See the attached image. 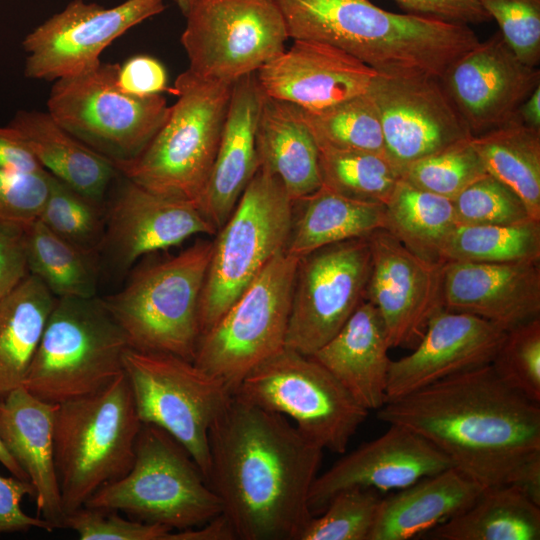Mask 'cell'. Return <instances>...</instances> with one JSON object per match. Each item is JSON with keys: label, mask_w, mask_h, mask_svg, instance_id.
<instances>
[{"label": "cell", "mask_w": 540, "mask_h": 540, "mask_svg": "<svg viewBox=\"0 0 540 540\" xmlns=\"http://www.w3.org/2000/svg\"><path fill=\"white\" fill-rule=\"evenodd\" d=\"M207 483L236 539L299 540L323 449L288 418L233 394L209 431Z\"/></svg>", "instance_id": "obj_1"}, {"label": "cell", "mask_w": 540, "mask_h": 540, "mask_svg": "<svg viewBox=\"0 0 540 540\" xmlns=\"http://www.w3.org/2000/svg\"><path fill=\"white\" fill-rule=\"evenodd\" d=\"M377 418L436 446L483 487L507 484L540 453V406L507 385L491 363L387 401Z\"/></svg>", "instance_id": "obj_2"}, {"label": "cell", "mask_w": 540, "mask_h": 540, "mask_svg": "<svg viewBox=\"0 0 540 540\" xmlns=\"http://www.w3.org/2000/svg\"><path fill=\"white\" fill-rule=\"evenodd\" d=\"M289 38L334 46L379 75L441 78L480 40L471 26L384 10L369 0H275Z\"/></svg>", "instance_id": "obj_3"}, {"label": "cell", "mask_w": 540, "mask_h": 540, "mask_svg": "<svg viewBox=\"0 0 540 540\" xmlns=\"http://www.w3.org/2000/svg\"><path fill=\"white\" fill-rule=\"evenodd\" d=\"M233 84L178 75L169 114L133 159L113 164L118 174L161 195L198 202L216 157Z\"/></svg>", "instance_id": "obj_4"}, {"label": "cell", "mask_w": 540, "mask_h": 540, "mask_svg": "<svg viewBox=\"0 0 540 540\" xmlns=\"http://www.w3.org/2000/svg\"><path fill=\"white\" fill-rule=\"evenodd\" d=\"M141 425L125 372L96 393L56 404L54 457L66 515L129 472Z\"/></svg>", "instance_id": "obj_5"}, {"label": "cell", "mask_w": 540, "mask_h": 540, "mask_svg": "<svg viewBox=\"0 0 540 540\" xmlns=\"http://www.w3.org/2000/svg\"><path fill=\"white\" fill-rule=\"evenodd\" d=\"M212 246L197 240L174 256L139 266L120 291L102 299L131 349L194 360Z\"/></svg>", "instance_id": "obj_6"}, {"label": "cell", "mask_w": 540, "mask_h": 540, "mask_svg": "<svg viewBox=\"0 0 540 540\" xmlns=\"http://www.w3.org/2000/svg\"><path fill=\"white\" fill-rule=\"evenodd\" d=\"M129 348L102 299L57 298L22 386L51 404L91 395L124 373Z\"/></svg>", "instance_id": "obj_7"}, {"label": "cell", "mask_w": 540, "mask_h": 540, "mask_svg": "<svg viewBox=\"0 0 540 540\" xmlns=\"http://www.w3.org/2000/svg\"><path fill=\"white\" fill-rule=\"evenodd\" d=\"M85 505L176 531L201 526L222 512L219 498L187 450L150 424L141 425L129 472L100 488Z\"/></svg>", "instance_id": "obj_8"}, {"label": "cell", "mask_w": 540, "mask_h": 540, "mask_svg": "<svg viewBox=\"0 0 540 540\" xmlns=\"http://www.w3.org/2000/svg\"><path fill=\"white\" fill-rule=\"evenodd\" d=\"M292 215L293 201L281 181L259 167L212 241L200 299L201 335L219 320L273 257L286 251Z\"/></svg>", "instance_id": "obj_9"}, {"label": "cell", "mask_w": 540, "mask_h": 540, "mask_svg": "<svg viewBox=\"0 0 540 540\" xmlns=\"http://www.w3.org/2000/svg\"><path fill=\"white\" fill-rule=\"evenodd\" d=\"M119 64L54 81L47 112L65 130L113 164L135 158L166 120L164 96H135L117 84Z\"/></svg>", "instance_id": "obj_10"}, {"label": "cell", "mask_w": 540, "mask_h": 540, "mask_svg": "<svg viewBox=\"0 0 540 540\" xmlns=\"http://www.w3.org/2000/svg\"><path fill=\"white\" fill-rule=\"evenodd\" d=\"M233 394L290 418L323 450L337 454L345 453L369 414L321 364L286 346L248 373Z\"/></svg>", "instance_id": "obj_11"}, {"label": "cell", "mask_w": 540, "mask_h": 540, "mask_svg": "<svg viewBox=\"0 0 540 540\" xmlns=\"http://www.w3.org/2000/svg\"><path fill=\"white\" fill-rule=\"evenodd\" d=\"M124 372L140 422L176 439L207 479L209 431L233 395L228 385L193 361L131 348L124 355Z\"/></svg>", "instance_id": "obj_12"}, {"label": "cell", "mask_w": 540, "mask_h": 540, "mask_svg": "<svg viewBox=\"0 0 540 540\" xmlns=\"http://www.w3.org/2000/svg\"><path fill=\"white\" fill-rule=\"evenodd\" d=\"M299 258L273 257L198 341L194 364L234 393L253 369L285 347Z\"/></svg>", "instance_id": "obj_13"}, {"label": "cell", "mask_w": 540, "mask_h": 540, "mask_svg": "<svg viewBox=\"0 0 540 540\" xmlns=\"http://www.w3.org/2000/svg\"><path fill=\"white\" fill-rule=\"evenodd\" d=\"M181 43L194 75L234 84L282 53L289 39L275 0H195Z\"/></svg>", "instance_id": "obj_14"}, {"label": "cell", "mask_w": 540, "mask_h": 540, "mask_svg": "<svg viewBox=\"0 0 540 540\" xmlns=\"http://www.w3.org/2000/svg\"><path fill=\"white\" fill-rule=\"evenodd\" d=\"M370 268L368 236L299 258L285 346L310 356L327 343L365 299Z\"/></svg>", "instance_id": "obj_15"}, {"label": "cell", "mask_w": 540, "mask_h": 540, "mask_svg": "<svg viewBox=\"0 0 540 540\" xmlns=\"http://www.w3.org/2000/svg\"><path fill=\"white\" fill-rule=\"evenodd\" d=\"M165 8L164 0H125L109 8L72 0L23 39L24 75L55 81L88 71L114 40Z\"/></svg>", "instance_id": "obj_16"}, {"label": "cell", "mask_w": 540, "mask_h": 540, "mask_svg": "<svg viewBox=\"0 0 540 540\" xmlns=\"http://www.w3.org/2000/svg\"><path fill=\"white\" fill-rule=\"evenodd\" d=\"M369 94L379 113L386 156L400 173L414 161L472 137L440 78L378 74Z\"/></svg>", "instance_id": "obj_17"}, {"label": "cell", "mask_w": 540, "mask_h": 540, "mask_svg": "<svg viewBox=\"0 0 540 540\" xmlns=\"http://www.w3.org/2000/svg\"><path fill=\"white\" fill-rule=\"evenodd\" d=\"M117 178V186L105 200L100 253L117 270L126 271L141 257L182 244L192 236L217 233L195 202L152 192L120 174Z\"/></svg>", "instance_id": "obj_18"}, {"label": "cell", "mask_w": 540, "mask_h": 540, "mask_svg": "<svg viewBox=\"0 0 540 540\" xmlns=\"http://www.w3.org/2000/svg\"><path fill=\"white\" fill-rule=\"evenodd\" d=\"M371 268L365 299L381 315L389 345L415 347L442 306V265L408 250L386 229L368 236Z\"/></svg>", "instance_id": "obj_19"}, {"label": "cell", "mask_w": 540, "mask_h": 540, "mask_svg": "<svg viewBox=\"0 0 540 540\" xmlns=\"http://www.w3.org/2000/svg\"><path fill=\"white\" fill-rule=\"evenodd\" d=\"M472 136L510 121L540 86V69L523 63L499 31L479 41L440 78Z\"/></svg>", "instance_id": "obj_20"}, {"label": "cell", "mask_w": 540, "mask_h": 540, "mask_svg": "<svg viewBox=\"0 0 540 540\" xmlns=\"http://www.w3.org/2000/svg\"><path fill=\"white\" fill-rule=\"evenodd\" d=\"M449 467V458L431 442L403 426L390 424L381 436L363 443L316 477L309 493V508L314 516L340 491L400 490Z\"/></svg>", "instance_id": "obj_21"}, {"label": "cell", "mask_w": 540, "mask_h": 540, "mask_svg": "<svg viewBox=\"0 0 540 540\" xmlns=\"http://www.w3.org/2000/svg\"><path fill=\"white\" fill-rule=\"evenodd\" d=\"M506 330L474 315L441 308L427 323L414 351L391 360L386 402L454 374L490 364Z\"/></svg>", "instance_id": "obj_22"}, {"label": "cell", "mask_w": 540, "mask_h": 540, "mask_svg": "<svg viewBox=\"0 0 540 540\" xmlns=\"http://www.w3.org/2000/svg\"><path fill=\"white\" fill-rule=\"evenodd\" d=\"M377 75L334 46L305 40H294L256 72L265 96L308 111L368 93Z\"/></svg>", "instance_id": "obj_23"}, {"label": "cell", "mask_w": 540, "mask_h": 540, "mask_svg": "<svg viewBox=\"0 0 540 540\" xmlns=\"http://www.w3.org/2000/svg\"><path fill=\"white\" fill-rule=\"evenodd\" d=\"M442 306L509 330L540 317V262L442 265Z\"/></svg>", "instance_id": "obj_24"}, {"label": "cell", "mask_w": 540, "mask_h": 540, "mask_svg": "<svg viewBox=\"0 0 540 540\" xmlns=\"http://www.w3.org/2000/svg\"><path fill=\"white\" fill-rule=\"evenodd\" d=\"M264 96L256 73L233 84L213 168L198 202L217 231L259 169L256 131Z\"/></svg>", "instance_id": "obj_25"}, {"label": "cell", "mask_w": 540, "mask_h": 540, "mask_svg": "<svg viewBox=\"0 0 540 540\" xmlns=\"http://www.w3.org/2000/svg\"><path fill=\"white\" fill-rule=\"evenodd\" d=\"M55 408L23 386L13 390L0 402V440L32 484L39 515L61 529L66 514L54 457Z\"/></svg>", "instance_id": "obj_26"}, {"label": "cell", "mask_w": 540, "mask_h": 540, "mask_svg": "<svg viewBox=\"0 0 540 540\" xmlns=\"http://www.w3.org/2000/svg\"><path fill=\"white\" fill-rule=\"evenodd\" d=\"M389 348L380 313L364 299L342 328L310 356L370 412L386 403Z\"/></svg>", "instance_id": "obj_27"}, {"label": "cell", "mask_w": 540, "mask_h": 540, "mask_svg": "<svg viewBox=\"0 0 540 540\" xmlns=\"http://www.w3.org/2000/svg\"><path fill=\"white\" fill-rule=\"evenodd\" d=\"M483 487L456 468L383 497L369 540H408L465 511Z\"/></svg>", "instance_id": "obj_28"}, {"label": "cell", "mask_w": 540, "mask_h": 540, "mask_svg": "<svg viewBox=\"0 0 540 540\" xmlns=\"http://www.w3.org/2000/svg\"><path fill=\"white\" fill-rule=\"evenodd\" d=\"M7 125L44 170L87 197L105 202L118 174L110 160L75 138L48 112L19 110Z\"/></svg>", "instance_id": "obj_29"}, {"label": "cell", "mask_w": 540, "mask_h": 540, "mask_svg": "<svg viewBox=\"0 0 540 540\" xmlns=\"http://www.w3.org/2000/svg\"><path fill=\"white\" fill-rule=\"evenodd\" d=\"M256 146L259 167L281 181L292 201L322 185L319 148L297 106L264 96Z\"/></svg>", "instance_id": "obj_30"}, {"label": "cell", "mask_w": 540, "mask_h": 540, "mask_svg": "<svg viewBox=\"0 0 540 540\" xmlns=\"http://www.w3.org/2000/svg\"><path fill=\"white\" fill-rule=\"evenodd\" d=\"M385 205L349 198L321 185L293 201L286 252L297 258L323 246L385 229Z\"/></svg>", "instance_id": "obj_31"}, {"label": "cell", "mask_w": 540, "mask_h": 540, "mask_svg": "<svg viewBox=\"0 0 540 540\" xmlns=\"http://www.w3.org/2000/svg\"><path fill=\"white\" fill-rule=\"evenodd\" d=\"M56 299L28 274L0 300V402L23 385Z\"/></svg>", "instance_id": "obj_32"}, {"label": "cell", "mask_w": 540, "mask_h": 540, "mask_svg": "<svg viewBox=\"0 0 540 540\" xmlns=\"http://www.w3.org/2000/svg\"><path fill=\"white\" fill-rule=\"evenodd\" d=\"M425 536L432 540H539L540 506L514 486L485 487L465 511Z\"/></svg>", "instance_id": "obj_33"}, {"label": "cell", "mask_w": 540, "mask_h": 540, "mask_svg": "<svg viewBox=\"0 0 540 540\" xmlns=\"http://www.w3.org/2000/svg\"><path fill=\"white\" fill-rule=\"evenodd\" d=\"M471 142L488 174L512 189L532 219L540 221V131L515 115L510 121Z\"/></svg>", "instance_id": "obj_34"}, {"label": "cell", "mask_w": 540, "mask_h": 540, "mask_svg": "<svg viewBox=\"0 0 540 540\" xmlns=\"http://www.w3.org/2000/svg\"><path fill=\"white\" fill-rule=\"evenodd\" d=\"M385 224L408 250L437 264H443V248L458 226L451 199L421 190L402 178L385 204Z\"/></svg>", "instance_id": "obj_35"}, {"label": "cell", "mask_w": 540, "mask_h": 540, "mask_svg": "<svg viewBox=\"0 0 540 540\" xmlns=\"http://www.w3.org/2000/svg\"><path fill=\"white\" fill-rule=\"evenodd\" d=\"M29 274L56 298L96 297L100 257L89 254L49 230L39 219L24 230Z\"/></svg>", "instance_id": "obj_36"}, {"label": "cell", "mask_w": 540, "mask_h": 540, "mask_svg": "<svg viewBox=\"0 0 540 540\" xmlns=\"http://www.w3.org/2000/svg\"><path fill=\"white\" fill-rule=\"evenodd\" d=\"M540 262V221L513 225H458L448 238L442 262Z\"/></svg>", "instance_id": "obj_37"}, {"label": "cell", "mask_w": 540, "mask_h": 540, "mask_svg": "<svg viewBox=\"0 0 540 540\" xmlns=\"http://www.w3.org/2000/svg\"><path fill=\"white\" fill-rule=\"evenodd\" d=\"M299 109L318 147L386 155L379 113L369 92L320 110Z\"/></svg>", "instance_id": "obj_38"}, {"label": "cell", "mask_w": 540, "mask_h": 540, "mask_svg": "<svg viewBox=\"0 0 540 540\" xmlns=\"http://www.w3.org/2000/svg\"><path fill=\"white\" fill-rule=\"evenodd\" d=\"M318 148L322 185L349 198L385 205L401 179L385 154Z\"/></svg>", "instance_id": "obj_39"}, {"label": "cell", "mask_w": 540, "mask_h": 540, "mask_svg": "<svg viewBox=\"0 0 540 540\" xmlns=\"http://www.w3.org/2000/svg\"><path fill=\"white\" fill-rule=\"evenodd\" d=\"M38 219L59 237L100 257L105 202L95 201L51 175L48 196Z\"/></svg>", "instance_id": "obj_40"}, {"label": "cell", "mask_w": 540, "mask_h": 540, "mask_svg": "<svg viewBox=\"0 0 540 540\" xmlns=\"http://www.w3.org/2000/svg\"><path fill=\"white\" fill-rule=\"evenodd\" d=\"M471 138L414 161L402 171L401 178L421 190L452 200L487 174Z\"/></svg>", "instance_id": "obj_41"}, {"label": "cell", "mask_w": 540, "mask_h": 540, "mask_svg": "<svg viewBox=\"0 0 540 540\" xmlns=\"http://www.w3.org/2000/svg\"><path fill=\"white\" fill-rule=\"evenodd\" d=\"M382 498L374 489L338 492L319 516H312L299 540H369Z\"/></svg>", "instance_id": "obj_42"}, {"label": "cell", "mask_w": 540, "mask_h": 540, "mask_svg": "<svg viewBox=\"0 0 540 540\" xmlns=\"http://www.w3.org/2000/svg\"><path fill=\"white\" fill-rule=\"evenodd\" d=\"M452 203L458 225H513L534 220L523 200L488 173L460 192Z\"/></svg>", "instance_id": "obj_43"}, {"label": "cell", "mask_w": 540, "mask_h": 540, "mask_svg": "<svg viewBox=\"0 0 540 540\" xmlns=\"http://www.w3.org/2000/svg\"><path fill=\"white\" fill-rule=\"evenodd\" d=\"M491 365L507 385L540 403V317L507 330Z\"/></svg>", "instance_id": "obj_44"}, {"label": "cell", "mask_w": 540, "mask_h": 540, "mask_svg": "<svg viewBox=\"0 0 540 540\" xmlns=\"http://www.w3.org/2000/svg\"><path fill=\"white\" fill-rule=\"evenodd\" d=\"M515 55L528 66L540 63V0H480Z\"/></svg>", "instance_id": "obj_45"}, {"label": "cell", "mask_w": 540, "mask_h": 540, "mask_svg": "<svg viewBox=\"0 0 540 540\" xmlns=\"http://www.w3.org/2000/svg\"><path fill=\"white\" fill-rule=\"evenodd\" d=\"M64 528L77 533L80 540H169L168 527L127 520L119 511L82 506L65 517Z\"/></svg>", "instance_id": "obj_46"}, {"label": "cell", "mask_w": 540, "mask_h": 540, "mask_svg": "<svg viewBox=\"0 0 540 540\" xmlns=\"http://www.w3.org/2000/svg\"><path fill=\"white\" fill-rule=\"evenodd\" d=\"M51 174L0 168V222L25 230L36 221L48 196Z\"/></svg>", "instance_id": "obj_47"}, {"label": "cell", "mask_w": 540, "mask_h": 540, "mask_svg": "<svg viewBox=\"0 0 540 540\" xmlns=\"http://www.w3.org/2000/svg\"><path fill=\"white\" fill-rule=\"evenodd\" d=\"M27 495L34 497V488L29 481L0 475V533L24 532L32 528L54 530L43 518L30 516L22 510L21 503Z\"/></svg>", "instance_id": "obj_48"}, {"label": "cell", "mask_w": 540, "mask_h": 540, "mask_svg": "<svg viewBox=\"0 0 540 540\" xmlns=\"http://www.w3.org/2000/svg\"><path fill=\"white\" fill-rule=\"evenodd\" d=\"M117 84L124 92L135 96L172 92L165 67L148 55H136L119 64Z\"/></svg>", "instance_id": "obj_49"}, {"label": "cell", "mask_w": 540, "mask_h": 540, "mask_svg": "<svg viewBox=\"0 0 540 540\" xmlns=\"http://www.w3.org/2000/svg\"><path fill=\"white\" fill-rule=\"evenodd\" d=\"M406 13L471 26L486 23L490 15L480 0H394Z\"/></svg>", "instance_id": "obj_50"}, {"label": "cell", "mask_w": 540, "mask_h": 540, "mask_svg": "<svg viewBox=\"0 0 540 540\" xmlns=\"http://www.w3.org/2000/svg\"><path fill=\"white\" fill-rule=\"evenodd\" d=\"M28 274L24 230L0 222V300Z\"/></svg>", "instance_id": "obj_51"}, {"label": "cell", "mask_w": 540, "mask_h": 540, "mask_svg": "<svg viewBox=\"0 0 540 540\" xmlns=\"http://www.w3.org/2000/svg\"><path fill=\"white\" fill-rule=\"evenodd\" d=\"M0 168L24 173L46 171L20 135L8 125L0 126Z\"/></svg>", "instance_id": "obj_52"}, {"label": "cell", "mask_w": 540, "mask_h": 540, "mask_svg": "<svg viewBox=\"0 0 540 540\" xmlns=\"http://www.w3.org/2000/svg\"><path fill=\"white\" fill-rule=\"evenodd\" d=\"M236 535L227 517L221 512L205 524L171 532L169 540H234Z\"/></svg>", "instance_id": "obj_53"}, {"label": "cell", "mask_w": 540, "mask_h": 540, "mask_svg": "<svg viewBox=\"0 0 540 540\" xmlns=\"http://www.w3.org/2000/svg\"><path fill=\"white\" fill-rule=\"evenodd\" d=\"M508 485L540 506V453L525 460L510 476Z\"/></svg>", "instance_id": "obj_54"}, {"label": "cell", "mask_w": 540, "mask_h": 540, "mask_svg": "<svg viewBox=\"0 0 540 540\" xmlns=\"http://www.w3.org/2000/svg\"><path fill=\"white\" fill-rule=\"evenodd\" d=\"M515 115L525 126L540 131V86L521 103Z\"/></svg>", "instance_id": "obj_55"}, {"label": "cell", "mask_w": 540, "mask_h": 540, "mask_svg": "<svg viewBox=\"0 0 540 540\" xmlns=\"http://www.w3.org/2000/svg\"><path fill=\"white\" fill-rule=\"evenodd\" d=\"M0 463L12 474V476L29 481L22 468L16 463L13 457L8 453L0 440Z\"/></svg>", "instance_id": "obj_56"}, {"label": "cell", "mask_w": 540, "mask_h": 540, "mask_svg": "<svg viewBox=\"0 0 540 540\" xmlns=\"http://www.w3.org/2000/svg\"><path fill=\"white\" fill-rule=\"evenodd\" d=\"M185 16L195 0H172Z\"/></svg>", "instance_id": "obj_57"}]
</instances>
